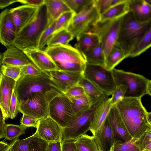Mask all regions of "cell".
<instances>
[{
    "mask_svg": "<svg viewBox=\"0 0 151 151\" xmlns=\"http://www.w3.org/2000/svg\"><path fill=\"white\" fill-rule=\"evenodd\" d=\"M1 58H2V54H1V52H0V70L1 66L2 65Z\"/></svg>",
    "mask_w": 151,
    "mask_h": 151,
    "instance_id": "55",
    "label": "cell"
},
{
    "mask_svg": "<svg viewBox=\"0 0 151 151\" xmlns=\"http://www.w3.org/2000/svg\"><path fill=\"white\" fill-rule=\"evenodd\" d=\"M12 143V142L8 144L6 142L0 141V151H4L8 148Z\"/></svg>",
    "mask_w": 151,
    "mask_h": 151,
    "instance_id": "53",
    "label": "cell"
},
{
    "mask_svg": "<svg viewBox=\"0 0 151 151\" xmlns=\"http://www.w3.org/2000/svg\"><path fill=\"white\" fill-rule=\"evenodd\" d=\"M50 23L44 4L38 7L34 18L17 32L12 45L22 51L37 48L42 33Z\"/></svg>",
    "mask_w": 151,
    "mask_h": 151,
    "instance_id": "2",
    "label": "cell"
},
{
    "mask_svg": "<svg viewBox=\"0 0 151 151\" xmlns=\"http://www.w3.org/2000/svg\"><path fill=\"white\" fill-rule=\"evenodd\" d=\"M77 84L83 88L85 94L89 100L91 105L104 97L108 96L94 84L83 77Z\"/></svg>",
    "mask_w": 151,
    "mask_h": 151,
    "instance_id": "25",
    "label": "cell"
},
{
    "mask_svg": "<svg viewBox=\"0 0 151 151\" xmlns=\"http://www.w3.org/2000/svg\"><path fill=\"white\" fill-rule=\"evenodd\" d=\"M142 151H151V150L150 149H144Z\"/></svg>",
    "mask_w": 151,
    "mask_h": 151,
    "instance_id": "56",
    "label": "cell"
},
{
    "mask_svg": "<svg viewBox=\"0 0 151 151\" xmlns=\"http://www.w3.org/2000/svg\"><path fill=\"white\" fill-rule=\"evenodd\" d=\"M10 147H9L4 151H10Z\"/></svg>",
    "mask_w": 151,
    "mask_h": 151,
    "instance_id": "57",
    "label": "cell"
},
{
    "mask_svg": "<svg viewBox=\"0 0 151 151\" xmlns=\"http://www.w3.org/2000/svg\"><path fill=\"white\" fill-rule=\"evenodd\" d=\"M16 83L0 72V107L5 119L10 118V103Z\"/></svg>",
    "mask_w": 151,
    "mask_h": 151,
    "instance_id": "17",
    "label": "cell"
},
{
    "mask_svg": "<svg viewBox=\"0 0 151 151\" xmlns=\"http://www.w3.org/2000/svg\"><path fill=\"white\" fill-rule=\"evenodd\" d=\"M5 119L0 107V139L4 138V132L6 123Z\"/></svg>",
    "mask_w": 151,
    "mask_h": 151,
    "instance_id": "50",
    "label": "cell"
},
{
    "mask_svg": "<svg viewBox=\"0 0 151 151\" xmlns=\"http://www.w3.org/2000/svg\"><path fill=\"white\" fill-rule=\"evenodd\" d=\"M45 0H18V2L24 5L39 7L44 4Z\"/></svg>",
    "mask_w": 151,
    "mask_h": 151,
    "instance_id": "49",
    "label": "cell"
},
{
    "mask_svg": "<svg viewBox=\"0 0 151 151\" xmlns=\"http://www.w3.org/2000/svg\"><path fill=\"white\" fill-rule=\"evenodd\" d=\"M99 151H111L114 143L113 131L107 117L94 137Z\"/></svg>",
    "mask_w": 151,
    "mask_h": 151,
    "instance_id": "20",
    "label": "cell"
},
{
    "mask_svg": "<svg viewBox=\"0 0 151 151\" xmlns=\"http://www.w3.org/2000/svg\"><path fill=\"white\" fill-rule=\"evenodd\" d=\"M38 8L23 5L10 9L11 17L17 32L34 18Z\"/></svg>",
    "mask_w": 151,
    "mask_h": 151,
    "instance_id": "18",
    "label": "cell"
},
{
    "mask_svg": "<svg viewBox=\"0 0 151 151\" xmlns=\"http://www.w3.org/2000/svg\"><path fill=\"white\" fill-rule=\"evenodd\" d=\"M75 140H69L61 143V151H77L75 144Z\"/></svg>",
    "mask_w": 151,
    "mask_h": 151,
    "instance_id": "48",
    "label": "cell"
},
{
    "mask_svg": "<svg viewBox=\"0 0 151 151\" xmlns=\"http://www.w3.org/2000/svg\"><path fill=\"white\" fill-rule=\"evenodd\" d=\"M91 0H63V1L70 10L76 14L83 9Z\"/></svg>",
    "mask_w": 151,
    "mask_h": 151,
    "instance_id": "41",
    "label": "cell"
},
{
    "mask_svg": "<svg viewBox=\"0 0 151 151\" xmlns=\"http://www.w3.org/2000/svg\"><path fill=\"white\" fill-rule=\"evenodd\" d=\"M112 106L111 98H107L97 107L94 112L89 131L94 137L107 117Z\"/></svg>",
    "mask_w": 151,
    "mask_h": 151,
    "instance_id": "22",
    "label": "cell"
},
{
    "mask_svg": "<svg viewBox=\"0 0 151 151\" xmlns=\"http://www.w3.org/2000/svg\"><path fill=\"white\" fill-rule=\"evenodd\" d=\"M63 93L68 97H75L85 94L83 88L77 84L71 87Z\"/></svg>",
    "mask_w": 151,
    "mask_h": 151,
    "instance_id": "46",
    "label": "cell"
},
{
    "mask_svg": "<svg viewBox=\"0 0 151 151\" xmlns=\"http://www.w3.org/2000/svg\"><path fill=\"white\" fill-rule=\"evenodd\" d=\"M56 20L51 22L42 33L39 41L37 48L42 50L52 36L54 32Z\"/></svg>",
    "mask_w": 151,
    "mask_h": 151,
    "instance_id": "38",
    "label": "cell"
},
{
    "mask_svg": "<svg viewBox=\"0 0 151 151\" xmlns=\"http://www.w3.org/2000/svg\"><path fill=\"white\" fill-rule=\"evenodd\" d=\"M29 127L22 124L19 125L6 124L4 132V138L12 141L25 134V131Z\"/></svg>",
    "mask_w": 151,
    "mask_h": 151,
    "instance_id": "33",
    "label": "cell"
},
{
    "mask_svg": "<svg viewBox=\"0 0 151 151\" xmlns=\"http://www.w3.org/2000/svg\"><path fill=\"white\" fill-rule=\"evenodd\" d=\"M76 37L75 48L82 55L93 48L100 42L97 34L91 31L82 32Z\"/></svg>",
    "mask_w": 151,
    "mask_h": 151,
    "instance_id": "24",
    "label": "cell"
},
{
    "mask_svg": "<svg viewBox=\"0 0 151 151\" xmlns=\"http://www.w3.org/2000/svg\"><path fill=\"white\" fill-rule=\"evenodd\" d=\"M111 151H141L139 138L133 137L123 143L115 142Z\"/></svg>",
    "mask_w": 151,
    "mask_h": 151,
    "instance_id": "35",
    "label": "cell"
},
{
    "mask_svg": "<svg viewBox=\"0 0 151 151\" xmlns=\"http://www.w3.org/2000/svg\"><path fill=\"white\" fill-rule=\"evenodd\" d=\"M14 91L19 104L26 101L35 93L54 96L62 93L55 87L47 72L20 77L16 82Z\"/></svg>",
    "mask_w": 151,
    "mask_h": 151,
    "instance_id": "4",
    "label": "cell"
},
{
    "mask_svg": "<svg viewBox=\"0 0 151 151\" xmlns=\"http://www.w3.org/2000/svg\"><path fill=\"white\" fill-rule=\"evenodd\" d=\"M100 17L96 0H92L83 9L75 15L67 29L74 37H76L82 32L91 31L99 21Z\"/></svg>",
    "mask_w": 151,
    "mask_h": 151,
    "instance_id": "8",
    "label": "cell"
},
{
    "mask_svg": "<svg viewBox=\"0 0 151 151\" xmlns=\"http://www.w3.org/2000/svg\"><path fill=\"white\" fill-rule=\"evenodd\" d=\"M44 4L50 23L56 20L62 13L70 11L63 0H45Z\"/></svg>",
    "mask_w": 151,
    "mask_h": 151,
    "instance_id": "27",
    "label": "cell"
},
{
    "mask_svg": "<svg viewBox=\"0 0 151 151\" xmlns=\"http://www.w3.org/2000/svg\"><path fill=\"white\" fill-rule=\"evenodd\" d=\"M75 14L71 11L65 12L62 13L56 20L53 34L60 30L67 29Z\"/></svg>",
    "mask_w": 151,
    "mask_h": 151,
    "instance_id": "36",
    "label": "cell"
},
{
    "mask_svg": "<svg viewBox=\"0 0 151 151\" xmlns=\"http://www.w3.org/2000/svg\"><path fill=\"white\" fill-rule=\"evenodd\" d=\"M151 20L137 21L129 11L122 18L119 36L116 45L124 52L127 58L147 31L151 27Z\"/></svg>",
    "mask_w": 151,
    "mask_h": 151,
    "instance_id": "3",
    "label": "cell"
},
{
    "mask_svg": "<svg viewBox=\"0 0 151 151\" xmlns=\"http://www.w3.org/2000/svg\"><path fill=\"white\" fill-rule=\"evenodd\" d=\"M44 50L52 60L57 70L83 74L86 62L82 55L70 45L47 46Z\"/></svg>",
    "mask_w": 151,
    "mask_h": 151,
    "instance_id": "5",
    "label": "cell"
},
{
    "mask_svg": "<svg viewBox=\"0 0 151 151\" xmlns=\"http://www.w3.org/2000/svg\"><path fill=\"white\" fill-rule=\"evenodd\" d=\"M42 72L31 62L28 64L21 67L20 77L23 76L36 75Z\"/></svg>",
    "mask_w": 151,
    "mask_h": 151,
    "instance_id": "44",
    "label": "cell"
},
{
    "mask_svg": "<svg viewBox=\"0 0 151 151\" xmlns=\"http://www.w3.org/2000/svg\"><path fill=\"white\" fill-rule=\"evenodd\" d=\"M151 45V27L145 33L134 47L130 52L128 57L133 58L140 55Z\"/></svg>",
    "mask_w": 151,
    "mask_h": 151,
    "instance_id": "32",
    "label": "cell"
},
{
    "mask_svg": "<svg viewBox=\"0 0 151 151\" xmlns=\"http://www.w3.org/2000/svg\"><path fill=\"white\" fill-rule=\"evenodd\" d=\"M48 116L63 129L73 120L76 115L68 97L63 93H61L54 96L50 101Z\"/></svg>",
    "mask_w": 151,
    "mask_h": 151,
    "instance_id": "9",
    "label": "cell"
},
{
    "mask_svg": "<svg viewBox=\"0 0 151 151\" xmlns=\"http://www.w3.org/2000/svg\"><path fill=\"white\" fill-rule=\"evenodd\" d=\"M68 98L76 116L87 109L91 105L88 99L85 94L78 96Z\"/></svg>",
    "mask_w": 151,
    "mask_h": 151,
    "instance_id": "34",
    "label": "cell"
},
{
    "mask_svg": "<svg viewBox=\"0 0 151 151\" xmlns=\"http://www.w3.org/2000/svg\"><path fill=\"white\" fill-rule=\"evenodd\" d=\"M17 2H18V0H0V9H3Z\"/></svg>",
    "mask_w": 151,
    "mask_h": 151,
    "instance_id": "52",
    "label": "cell"
},
{
    "mask_svg": "<svg viewBox=\"0 0 151 151\" xmlns=\"http://www.w3.org/2000/svg\"><path fill=\"white\" fill-rule=\"evenodd\" d=\"M83 77L109 96L112 95L116 86L112 70H108L100 65L86 63Z\"/></svg>",
    "mask_w": 151,
    "mask_h": 151,
    "instance_id": "11",
    "label": "cell"
},
{
    "mask_svg": "<svg viewBox=\"0 0 151 151\" xmlns=\"http://www.w3.org/2000/svg\"><path fill=\"white\" fill-rule=\"evenodd\" d=\"M9 10L6 9L0 13V43L6 47L13 45L17 33Z\"/></svg>",
    "mask_w": 151,
    "mask_h": 151,
    "instance_id": "15",
    "label": "cell"
},
{
    "mask_svg": "<svg viewBox=\"0 0 151 151\" xmlns=\"http://www.w3.org/2000/svg\"><path fill=\"white\" fill-rule=\"evenodd\" d=\"M47 72L55 87L62 93L77 85L83 77V73L73 71L57 70Z\"/></svg>",
    "mask_w": 151,
    "mask_h": 151,
    "instance_id": "14",
    "label": "cell"
},
{
    "mask_svg": "<svg viewBox=\"0 0 151 151\" xmlns=\"http://www.w3.org/2000/svg\"><path fill=\"white\" fill-rule=\"evenodd\" d=\"M129 0H124L113 6L100 15L99 21L112 20L122 17L129 12Z\"/></svg>",
    "mask_w": 151,
    "mask_h": 151,
    "instance_id": "26",
    "label": "cell"
},
{
    "mask_svg": "<svg viewBox=\"0 0 151 151\" xmlns=\"http://www.w3.org/2000/svg\"><path fill=\"white\" fill-rule=\"evenodd\" d=\"M147 117L149 122L151 124V113L150 112H148Z\"/></svg>",
    "mask_w": 151,
    "mask_h": 151,
    "instance_id": "54",
    "label": "cell"
},
{
    "mask_svg": "<svg viewBox=\"0 0 151 151\" xmlns=\"http://www.w3.org/2000/svg\"><path fill=\"white\" fill-rule=\"evenodd\" d=\"M108 96L104 97L76 115L73 120L67 127L63 129L61 143L66 140H76L82 135L86 134L89 130L96 109Z\"/></svg>",
    "mask_w": 151,
    "mask_h": 151,
    "instance_id": "7",
    "label": "cell"
},
{
    "mask_svg": "<svg viewBox=\"0 0 151 151\" xmlns=\"http://www.w3.org/2000/svg\"><path fill=\"white\" fill-rule=\"evenodd\" d=\"M21 67L1 65L0 71L4 76L17 82L20 77Z\"/></svg>",
    "mask_w": 151,
    "mask_h": 151,
    "instance_id": "39",
    "label": "cell"
},
{
    "mask_svg": "<svg viewBox=\"0 0 151 151\" xmlns=\"http://www.w3.org/2000/svg\"><path fill=\"white\" fill-rule=\"evenodd\" d=\"M77 151H99L94 137L87 134L75 140Z\"/></svg>",
    "mask_w": 151,
    "mask_h": 151,
    "instance_id": "30",
    "label": "cell"
},
{
    "mask_svg": "<svg viewBox=\"0 0 151 151\" xmlns=\"http://www.w3.org/2000/svg\"><path fill=\"white\" fill-rule=\"evenodd\" d=\"M22 51L29 60L42 72L57 70L55 65L45 50L37 48H26Z\"/></svg>",
    "mask_w": 151,
    "mask_h": 151,
    "instance_id": "19",
    "label": "cell"
},
{
    "mask_svg": "<svg viewBox=\"0 0 151 151\" xmlns=\"http://www.w3.org/2000/svg\"><path fill=\"white\" fill-rule=\"evenodd\" d=\"M107 118L113 131L114 143H123L133 137L129 133L115 106H111Z\"/></svg>",
    "mask_w": 151,
    "mask_h": 151,
    "instance_id": "16",
    "label": "cell"
},
{
    "mask_svg": "<svg viewBox=\"0 0 151 151\" xmlns=\"http://www.w3.org/2000/svg\"><path fill=\"white\" fill-rule=\"evenodd\" d=\"M72 34L67 29L60 30L53 34L48 41L47 47L67 45L74 38Z\"/></svg>",
    "mask_w": 151,
    "mask_h": 151,
    "instance_id": "31",
    "label": "cell"
},
{
    "mask_svg": "<svg viewBox=\"0 0 151 151\" xmlns=\"http://www.w3.org/2000/svg\"><path fill=\"white\" fill-rule=\"evenodd\" d=\"M127 88V86L125 84H119L116 85L111 98L112 106H115L123 99Z\"/></svg>",
    "mask_w": 151,
    "mask_h": 151,
    "instance_id": "40",
    "label": "cell"
},
{
    "mask_svg": "<svg viewBox=\"0 0 151 151\" xmlns=\"http://www.w3.org/2000/svg\"><path fill=\"white\" fill-rule=\"evenodd\" d=\"M112 73L116 84L126 85L127 90L124 97L140 98L151 95V81L139 74L114 68Z\"/></svg>",
    "mask_w": 151,
    "mask_h": 151,
    "instance_id": "6",
    "label": "cell"
},
{
    "mask_svg": "<svg viewBox=\"0 0 151 151\" xmlns=\"http://www.w3.org/2000/svg\"><path fill=\"white\" fill-rule=\"evenodd\" d=\"M122 17L112 20L99 21L91 30L98 35L105 59L116 44Z\"/></svg>",
    "mask_w": 151,
    "mask_h": 151,
    "instance_id": "10",
    "label": "cell"
},
{
    "mask_svg": "<svg viewBox=\"0 0 151 151\" xmlns=\"http://www.w3.org/2000/svg\"><path fill=\"white\" fill-rule=\"evenodd\" d=\"M55 96L34 93L26 101L19 104V112L38 120L47 117L49 102Z\"/></svg>",
    "mask_w": 151,
    "mask_h": 151,
    "instance_id": "12",
    "label": "cell"
},
{
    "mask_svg": "<svg viewBox=\"0 0 151 151\" xmlns=\"http://www.w3.org/2000/svg\"><path fill=\"white\" fill-rule=\"evenodd\" d=\"M33 134L49 143L60 141L63 129L49 116L38 120Z\"/></svg>",
    "mask_w": 151,
    "mask_h": 151,
    "instance_id": "13",
    "label": "cell"
},
{
    "mask_svg": "<svg viewBox=\"0 0 151 151\" xmlns=\"http://www.w3.org/2000/svg\"><path fill=\"white\" fill-rule=\"evenodd\" d=\"M19 103L14 90L13 92L9 107L10 119H13L17 115L19 112Z\"/></svg>",
    "mask_w": 151,
    "mask_h": 151,
    "instance_id": "45",
    "label": "cell"
},
{
    "mask_svg": "<svg viewBox=\"0 0 151 151\" xmlns=\"http://www.w3.org/2000/svg\"><path fill=\"white\" fill-rule=\"evenodd\" d=\"M38 120L23 114L20 120V124L28 127H33L36 128Z\"/></svg>",
    "mask_w": 151,
    "mask_h": 151,
    "instance_id": "47",
    "label": "cell"
},
{
    "mask_svg": "<svg viewBox=\"0 0 151 151\" xmlns=\"http://www.w3.org/2000/svg\"><path fill=\"white\" fill-rule=\"evenodd\" d=\"M129 11L135 19L140 22L151 20V4L145 0H129Z\"/></svg>",
    "mask_w": 151,
    "mask_h": 151,
    "instance_id": "23",
    "label": "cell"
},
{
    "mask_svg": "<svg viewBox=\"0 0 151 151\" xmlns=\"http://www.w3.org/2000/svg\"><path fill=\"white\" fill-rule=\"evenodd\" d=\"M82 55L86 63L105 67V58L100 42L93 48L83 53Z\"/></svg>",
    "mask_w": 151,
    "mask_h": 151,
    "instance_id": "28",
    "label": "cell"
},
{
    "mask_svg": "<svg viewBox=\"0 0 151 151\" xmlns=\"http://www.w3.org/2000/svg\"><path fill=\"white\" fill-rule=\"evenodd\" d=\"M141 98L124 97L115 106L133 138H139L149 127L148 111L143 106Z\"/></svg>",
    "mask_w": 151,
    "mask_h": 151,
    "instance_id": "1",
    "label": "cell"
},
{
    "mask_svg": "<svg viewBox=\"0 0 151 151\" xmlns=\"http://www.w3.org/2000/svg\"><path fill=\"white\" fill-rule=\"evenodd\" d=\"M46 151H61L60 141L49 143Z\"/></svg>",
    "mask_w": 151,
    "mask_h": 151,
    "instance_id": "51",
    "label": "cell"
},
{
    "mask_svg": "<svg viewBox=\"0 0 151 151\" xmlns=\"http://www.w3.org/2000/svg\"><path fill=\"white\" fill-rule=\"evenodd\" d=\"M6 48L2 54V65L21 67L32 62L23 51L13 45Z\"/></svg>",
    "mask_w": 151,
    "mask_h": 151,
    "instance_id": "21",
    "label": "cell"
},
{
    "mask_svg": "<svg viewBox=\"0 0 151 151\" xmlns=\"http://www.w3.org/2000/svg\"><path fill=\"white\" fill-rule=\"evenodd\" d=\"M141 151L151 150V127H149L139 138Z\"/></svg>",
    "mask_w": 151,
    "mask_h": 151,
    "instance_id": "43",
    "label": "cell"
},
{
    "mask_svg": "<svg viewBox=\"0 0 151 151\" xmlns=\"http://www.w3.org/2000/svg\"><path fill=\"white\" fill-rule=\"evenodd\" d=\"M29 151H46L48 143L33 134L29 137Z\"/></svg>",
    "mask_w": 151,
    "mask_h": 151,
    "instance_id": "37",
    "label": "cell"
},
{
    "mask_svg": "<svg viewBox=\"0 0 151 151\" xmlns=\"http://www.w3.org/2000/svg\"><path fill=\"white\" fill-rule=\"evenodd\" d=\"M127 58L122 50L115 45L113 47L105 60V68L112 70L122 60Z\"/></svg>",
    "mask_w": 151,
    "mask_h": 151,
    "instance_id": "29",
    "label": "cell"
},
{
    "mask_svg": "<svg viewBox=\"0 0 151 151\" xmlns=\"http://www.w3.org/2000/svg\"><path fill=\"white\" fill-rule=\"evenodd\" d=\"M124 0H96L97 6L100 15L111 6Z\"/></svg>",
    "mask_w": 151,
    "mask_h": 151,
    "instance_id": "42",
    "label": "cell"
}]
</instances>
